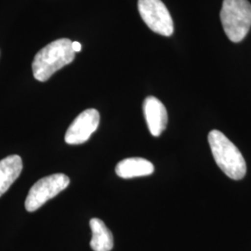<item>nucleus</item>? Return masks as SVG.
Listing matches in <instances>:
<instances>
[{
    "mask_svg": "<svg viewBox=\"0 0 251 251\" xmlns=\"http://www.w3.org/2000/svg\"><path fill=\"white\" fill-rule=\"evenodd\" d=\"M100 114L96 109H88L75 117L65 133V143L76 145L89 141L90 136L98 128Z\"/></svg>",
    "mask_w": 251,
    "mask_h": 251,
    "instance_id": "nucleus-6",
    "label": "nucleus"
},
{
    "mask_svg": "<svg viewBox=\"0 0 251 251\" xmlns=\"http://www.w3.org/2000/svg\"><path fill=\"white\" fill-rule=\"evenodd\" d=\"M138 9L144 23L152 32L164 36L173 34V21L161 0H139Z\"/></svg>",
    "mask_w": 251,
    "mask_h": 251,
    "instance_id": "nucleus-5",
    "label": "nucleus"
},
{
    "mask_svg": "<svg viewBox=\"0 0 251 251\" xmlns=\"http://www.w3.org/2000/svg\"><path fill=\"white\" fill-rule=\"evenodd\" d=\"M144 114L151 134L158 137L168 125V112L165 105L157 98L149 96L144 100Z\"/></svg>",
    "mask_w": 251,
    "mask_h": 251,
    "instance_id": "nucleus-7",
    "label": "nucleus"
},
{
    "mask_svg": "<svg viewBox=\"0 0 251 251\" xmlns=\"http://www.w3.org/2000/svg\"><path fill=\"white\" fill-rule=\"evenodd\" d=\"M154 167L151 162L142 157H130L119 162L116 167V173L123 179L149 176L153 173Z\"/></svg>",
    "mask_w": 251,
    "mask_h": 251,
    "instance_id": "nucleus-8",
    "label": "nucleus"
},
{
    "mask_svg": "<svg viewBox=\"0 0 251 251\" xmlns=\"http://www.w3.org/2000/svg\"><path fill=\"white\" fill-rule=\"evenodd\" d=\"M23 171V160L17 155H9L0 160V198L18 179Z\"/></svg>",
    "mask_w": 251,
    "mask_h": 251,
    "instance_id": "nucleus-9",
    "label": "nucleus"
},
{
    "mask_svg": "<svg viewBox=\"0 0 251 251\" xmlns=\"http://www.w3.org/2000/svg\"><path fill=\"white\" fill-rule=\"evenodd\" d=\"M72 48L73 50H74V51L75 52H79L81 50V44L79 42H76V41H75V42H72Z\"/></svg>",
    "mask_w": 251,
    "mask_h": 251,
    "instance_id": "nucleus-11",
    "label": "nucleus"
},
{
    "mask_svg": "<svg viewBox=\"0 0 251 251\" xmlns=\"http://www.w3.org/2000/svg\"><path fill=\"white\" fill-rule=\"evenodd\" d=\"M208 144L217 165L231 179H241L246 176L247 164L238 148L219 130H211Z\"/></svg>",
    "mask_w": 251,
    "mask_h": 251,
    "instance_id": "nucleus-2",
    "label": "nucleus"
},
{
    "mask_svg": "<svg viewBox=\"0 0 251 251\" xmlns=\"http://www.w3.org/2000/svg\"><path fill=\"white\" fill-rule=\"evenodd\" d=\"M69 183L70 179L63 173H56L38 179L30 189L25 199V206L27 211H36L66 189Z\"/></svg>",
    "mask_w": 251,
    "mask_h": 251,
    "instance_id": "nucleus-4",
    "label": "nucleus"
},
{
    "mask_svg": "<svg viewBox=\"0 0 251 251\" xmlns=\"http://www.w3.org/2000/svg\"><path fill=\"white\" fill-rule=\"evenodd\" d=\"M75 52L72 41L68 38L57 39L36 53L32 63L33 75L36 80L45 82L54 73L72 63Z\"/></svg>",
    "mask_w": 251,
    "mask_h": 251,
    "instance_id": "nucleus-1",
    "label": "nucleus"
},
{
    "mask_svg": "<svg viewBox=\"0 0 251 251\" xmlns=\"http://www.w3.org/2000/svg\"><path fill=\"white\" fill-rule=\"evenodd\" d=\"M221 21L227 37L241 42L251 27V4L248 0H224Z\"/></svg>",
    "mask_w": 251,
    "mask_h": 251,
    "instance_id": "nucleus-3",
    "label": "nucleus"
},
{
    "mask_svg": "<svg viewBox=\"0 0 251 251\" xmlns=\"http://www.w3.org/2000/svg\"><path fill=\"white\" fill-rule=\"evenodd\" d=\"M92 238L90 248L93 251H110L114 248V237L105 224L98 218H93L90 222Z\"/></svg>",
    "mask_w": 251,
    "mask_h": 251,
    "instance_id": "nucleus-10",
    "label": "nucleus"
}]
</instances>
